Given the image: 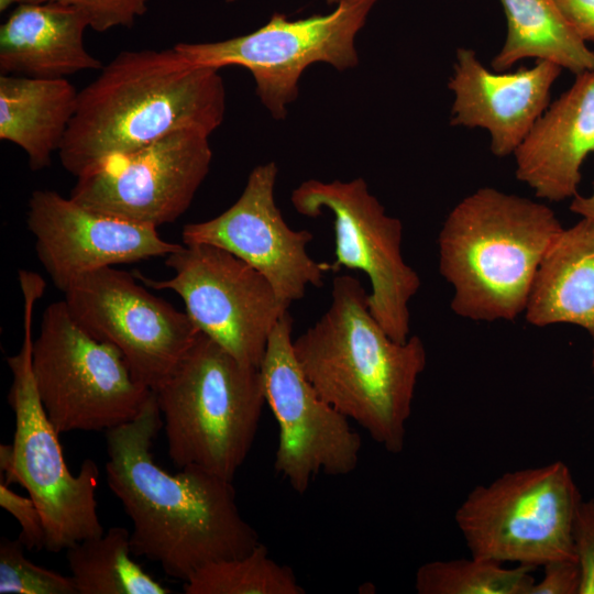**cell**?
<instances>
[{"instance_id": "34", "label": "cell", "mask_w": 594, "mask_h": 594, "mask_svg": "<svg viewBox=\"0 0 594 594\" xmlns=\"http://www.w3.org/2000/svg\"><path fill=\"white\" fill-rule=\"evenodd\" d=\"M592 369L594 371V349H593V354H592Z\"/></svg>"}, {"instance_id": "32", "label": "cell", "mask_w": 594, "mask_h": 594, "mask_svg": "<svg viewBox=\"0 0 594 594\" xmlns=\"http://www.w3.org/2000/svg\"><path fill=\"white\" fill-rule=\"evenodd\" d=\"M570 210L581 218L594 220V185L593 190L588 196L576 195L571 199Z\"/></svg>"}, {"instance_id": "29", "label": "cell", "mask_w": 594, "mask_h": 594, "mask_svg": "<svg viewBox=\"0 0 594 594\" xmlns=\"http://www.w3.org/2000/svg\"><path fill=\"white\" fill-rule=\"evenodd\" d=\"M573 539L581 571L579 594H594V498L581 502L574 521Z\"/></svg>"}, {"instance_id": "10", "label": "cell", "mask_w": 594, "mask_h": 594, "mask_svg": "<svg viewBox=\"0 0 594 594\" xmlns=\"http://www.w3.org/2000/svg\"><path fill=\"white\" fill-rule=\"evenodd\" d=\"M295 210L317 218L323 210L333 217L334 261L330 271L342 267L362 271L371 283L370 312L396 342L410 332L409 302L420 288L417 272L404 260L403 223L386 213L366 182L308 179L292 193Z\"/></svg>"}, {"instance_id": "28", "label": "cell", "mask_w": 594, "mask_h": 594, "mask_svg": "<svg viewBox=\"0 0 594 594\" xmlns=\"http://www.w3.org/2000/svg\"><path fill=\"white\" fill-rule=\"evenodd\" d=\"M0 506L13 516L20 527L19 539L28 550H41L46 547V530L42 514L31 497H24L0 482Z\"/></svg>"}, {"instance_id": "33", "label": "cell", "mask_w": 594, "mask_h": 594, "mask_svg": "<svg viewBox=\"0 0 594 594\" xmlns=\"http://www.w3.org/2000/svg\"><path fill=\"white\" fill-rule=\"evenodd\" d=\"M227 1H234V0H227ZM340 1H341V0H326V2H327L328 4H332V6H333V4L337 6Z\"/></svg>"}, {"instance_id": "18", "label": "cell", "mask_w": 594, "mask_h": 594, "mask_svg": "<svg viewBox=\"0 0 594 594\" xmlns=\"http://www.w3.org/2000/svg\"><path fill=\"white\" fill-rule=\"evenodd\" d=\"M594 152V69L573 85L536 121L514 152L515 175L535 195L563 201L578 195L581 167Z\"/></svg>"}, {"instance_id": "16", "label": "cell", "mask_w": 594, "mask_h": 594, "mask_svg": "<svg viewBox=\"0 0 594 594\" xmlns=\"http://www.w3.org/2000/svg\"><path fill=\"white\" fill-rule=\"evenodd\" d=\"M26 222L38 260L63 293L87 273L167 256L180 246L156 228L96 212L54 190L32 193Z\"/></svg>"}, {"instance_id": "6", "label": "cell", "mask_w": 594, "mask_h": 594, "mask_svg": "<svg viewBox=\"0 0 594 594\" xmlns=\"http://www.w3.org/2000/svg\"><path fill=\"white\" fill-rule=\"evenodd\" d=\"M19 282L23 339L19 352L7 358L12 375L8 398L15 428L12 444L0 446L1 480L28 491L43 517L45 549L57 553L103 534L96 499L99 469L94 460L86 459L75 475L66 464L59 433L40 399L32 365L33 312L45 282L32 271H22Z\"/></svg>"}, {"instance_id": "20", "label": "cell", "mask_w": 594, "mask_h": 594, "mask_svg": "<svg viewBox=\"0 0 594 594\" xmlns=\"http://www.w3.org/2000/svg\"><path fill=\"white\" fill-rule=\"evenodd\" d=\"M535 327L583 328L594 340V220L581 218L548 248L524 311Z\"/></svg>"}, {"instance_id": "5", "label": "cell", "mask_w": 594, "mask_h": 594, "mask_svg": "<svg viewBox=\"0 0 594 594\" xmlns=\"http://www.w3.org/2000/svg\"><path fill=\"white\" fill-rule=\"evenodd\" d=\"M154 393L174 465L233 481L266 404L260 367L239 361L199 332Z\"/></svg>"}, {"instance_id": "14", "label": "cell", "mask_w": 594, "mask_h": 594, "mask_svg": "<svg viewBox=\"0 0 594 594\" xmlns=\"http://www.w3.org/2000/svg\"><path fill=\"white\" fill-rule=\"evenodd\" d=\"M211 160L209 135L178 130L103 158L77 176L69 197L96 212L157 229L189 208Z\"/></svg>"}, {"instance_id": "17", "label": "cell", "mask_w": 594, "mask_h": 594, "mask_svg": "<svg viewBox=\"0 0 594 594\" xmlns=\"http://www.w3.org/2000/svg\"><path fill=\"white\" fill-rule=\"evenodd\" d=\"M562 68L537 61L515 73L488 70L474 50L460 47L448 88L454 99L450 124L484 129L491 152L513 155L549 106L551 88Z\"/></svg>"}, {"instance_id": "4", "label": "cell", "mask_w": 594, "mask_h": 594, "mask_svg": "<svg viewBox=\"0 0 594 594\" xmlns=\"http://www.w3.org/2000/svg\"><path fill=\"white\" fill-rule=\"evenodd\" d=\"M562 228L547 205L493 187L460 200L438 235L452 311L486 322L524 314L538 267Z\"/></svg>"}, {"instance_id": "19", "label": "cell", "mask_w": 594, "mask_h": 594, "mask_svg": "<svg viewBox=\"0 0 594 594\" xmlns=\"http://www.w3.org/2000/svg\"><path fill=\"white\" fill-rule=\"evenodd\" d=\"M89 28L75 7L54 2H20L0 28L1 75L57 79L101 69L84 45Z\"/></svg>"}, {"instance_id": "26", "label": "cell", "mask_w": 594, "mask_h": 594, "mask_svg": "<svg viewBox=\"0 0 594 594\" xmlns=\"http://www.w3.org/2000/svg\"><path fill=\"white\" fill-rule=\"evenodd\" d=\"M18 538L0 543V594H77L70 575L45 569L24 556Z\"/></svg>"}, {"instance_id": "15", "label": "cell", "mask_w": 594, "mask_h": 594, "mask_svg": "<svg viewBox=\"0 0 594 594\" xmlns=\"http://www.w3.org/2000/svg\"><path fill=\"white\" fill-rule=\"evenodd\" d=\"M277 174L274 162L255 166L231 207L210 220L184 226L182 239L184 244H211L243 260L289 307L309 286L320 287L330 266L309 256L310 231L293 230L285 222L274 198Z\"/></svg>"}, {"instance_id": "7", "label": "cell", "mask_w": 594, "mask_h": 594, "mask_svg": "<svg viewBox=\"0 0 594 594\" xmlns=\"http://www.w3.org/2000/svg\"><path fill=\"white\" fill-rule=\"evenodd\" d=\"M582 501L569 466L554 461L477 485L454 520L472 557L536 569L576 559L573 530Z\"/></svg>"}, {"instance_id": "3", "label": "cell", "mask_w": 594, "mask_h": 594, "mask_svg": "<svg viewBox=\"0 0 594 594\" xmlns=\"http://www.w3.org/2000/svg\"><path fill=\"white\" fill-rule=\"evenodd\" d=\"M367 294L355 277L337 276L329 308L293 348L323 400L386 451L399 453L427 353L418 336L405 342L389 338L370 312Z\"/></svg>"}, {"instance_id": "1", "label": "cell", "mask_w": 594, "mask_h": 594, "mask_svg": "<svg viewBox=\"0 0 594 594\" xmlns=\"http://www.w3.org/2000/svg\"><path fill=\"white\" fill-rule=\"evenodd\" d=\"M163 419L155 393L133 420L106 431L107 483L132 522L133 554L187 581L210 562L242 557L258 542L232 482L196 468L172 474L154 460Z\"/></svg>"}, {"instance_id": "11", "label": "cell", "mask_w": 594, "mask_h": 594, "mask_svg": "<svg viewBox=\"0 0 594 594\" xmlns=\"http://www.w3.org/2000/svg\"><path fill=\"white\" fill-rule=\"evenodd\" d=\"M165 264L172 277L139 279L176 293L199 332L239 361L260 367L270 333L289 308L266 277L229 251L205 243L180 244Z\"/></svg>"}, {"instance_id": "13", "label": "cell", "mask_w": 594, "mask_h": 594, "mask_svg": "<svg viewBox=\"0 0 594 594\" xmlns=\"http://www.w3.org/2000/svg\"><path fill=\"white\" fill-rule=\"evenodd\" d=\"M111 267L87 273L64 292L73 317L91 336L114 345L133 376L153 392L175 371L199 330L175 309Z\"/></svg>"}, {"instance_id": "9", "label": "cell", "mask_w": 594, "mask_h": 594, "mask_svg": "<svg viewBox=\"0 0 594 594\" xmlns=\"http://www.w3.org/2000/svg\"><path fill=\"white\" fill-rule=\"evenodd\" d=\"M377 1L341 0L328 14L298 20L274 13L249 34L175 47L194 66L246 68L261 102L274 119L283 120L298 97L299 78L308 66L322 62L345 70L359 65L354 40Z\"/></svg>"}, {"instance_id": "24", "label": "cell", "mask_w": 594, "mask_h": 594, "mask_svg": "<svg viewBox=\"0 0 594 594\" xmlns=\"http://www.w3.org/2000/svg\"><path fill=\"white\" fill-rule=\"evenodd\" d=\"M186 594H304L293 570L277 563L265 544L249 553L210 562L184 582Z\"/></svg>"}, {"instance_id": "23", "label": "cell", "mask_w": 594, "mask_h": 594, "mask_svg": "<svg viewBox=\"0 0 594 594\" xmlns=\"http://www.w3.org/2000/svg\"><path fill=\"white\" fill-rule=\"evenodd\" d=\"M65 551L77 594L173 593L131 558V532L124 527H112Z\"/></svg>"}, {"instance_id": "8", "label": "cell", "mask_w": 594, "mask_h": 594, "mask_svg": "<svg viewBox=\"0 0 594 594\" xmlns=\"http://www.w3.org/2000/svg\"><path fill=\"white\" fill-rule=\"evenodd\" d=\"M32 365L40 399L58 433L106 432L127 424L154 393L133 376L114 345L77 322L65 300L45 308Z\"/></svg>"}, {"instance_id": "31", "label": "cell", "mask_w": 594, "mask_h": 594, "mask_svg": "<svg viewBox=\"0 0 594 594\" xmlns=\"http://www.w3.org/2000/svg\"><path fill=\"white\" fill-rule=\"evenodd\" d=\"M553 2L583 41H594V0H553Z\"/></svg>"}, {"instance_id": "27", "label": "cell", "mask_w": 594, "mask_h": 594, "mask_svg": "<svg viewBox=\"0 0 594 594\" xmlns=\"http://www.w3.org/2000/svg\"><path fill=\"white\" fill-rule=\"evenodd\" d=\"M54 1L78 9L87 19L89 28L97 32L123 26L131 28L147 11L150 0H0V10L20 2Z\"/></svg>"}, {"instance_id": "2", "label": "cell", "mask_w": 594, "mask_h": 594, "mask_svg": "<svg viewBox=\"0 0 594 594\" xmlns=\"http://www.w3.org/2000/svg\"><path fill=\"white\" fill-rule=\"evenodd\" d=\"M224 114L219 69L191 65L175 46L123 51L79 91L59 158L77 177L108 156L178 130L210 136Z\"/></svg>"}, {"instance_id": "25", "label": "cell", "mask_w": 594, "mask_h": 594, "mask_svg": "<svg viewBox=\"0 0 594 594\" xmlns=\"http://www.w3.org/2000/svg\"><path fill=\"white\" fill-rule=\"evenodd\" d=\"M535 568L474 558L436 560L424 563L416 572L419 594H529Z\"/></svg>"}, {"instance_id": "22", "label": "cell", "mask_w": 594, "mask_h": 594, "mask_svg": "<svg viewBox=\"0 0 594 594\" xmlns=\"http://www.w3.org/2000/svg\"><path fill=\"white\" fill-rule=\"evenodd\" d=\"M507 34L491 65L505 72L525 58L549 61L575 75L594 69L590 50L568 24L553 0H501Z\"/></svg>"}, {"instance_id": "21", "label": "cell", "mask_w": 594, "mask_h": 594, "mask_svg": "<svg viewBox=\"0 0 594 594\" xmlns=\"http://www.w3.org/2000/svg\"><path fill=\"white\" fill-rule=\"evenodd\" d=\"M79 91L66 79L0 76V139L21 147L32 170L48 166L76 111Z\"/></svg>"}, {"instance_id": "30", "label": "cell", "mask_w": 594, "mask_h": 594, "mask_svg": "<svg viewBox=\"0 0 594 594\" xmlns=\"http://www.w3.org/2000/svg\"><path fill=\"white\" fill-rule=\"evenodd\" d=\"M543 576L529 594H579L581 571L576 559H560L543 565Z\"/></svg>"}, {"instance_id": "12", "label": "cell", "mask_w": 594, "mask_h": 594, "mask_svg": "<svg viewBox=\"0 0 594 594\" xmlns=\"http://www.w3.org/2000/svg\"><path fill=\"white\" fill-rule=\"evenodd\" d=\"M287 311L273 327L260 365L265 402L278 425L274 469L298 494L320 475L343 476L360 460L362 440L350 419L323 400L293 348Z\"/></svg>"}]
</instances>
